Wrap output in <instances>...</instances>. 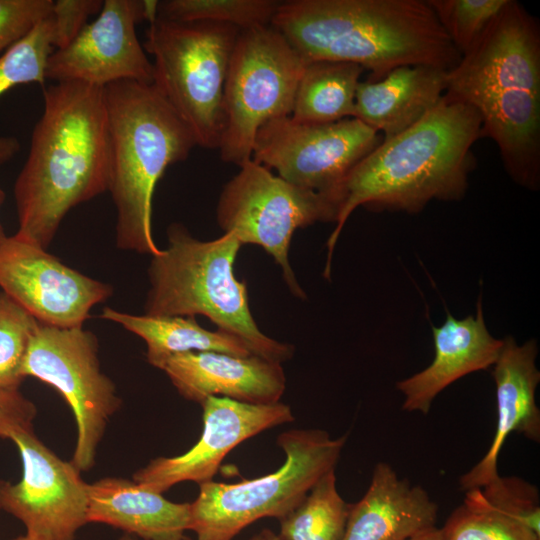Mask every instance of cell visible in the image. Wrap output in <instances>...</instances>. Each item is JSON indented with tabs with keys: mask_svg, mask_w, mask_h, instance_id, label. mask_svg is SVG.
<instances>
[{
	"mask_svg": "<svg viewBox=\"0 0 540 540\" xmlns=\"http://www.w3.org/2000/svg\"><path fill=\"white\" fill-rule=\"evenodd\" d=\"M14 184L15 233L44 249L67 213L108 191L109 129L104 88L54 82Z\"/></svg>",
	"mask_w": 540,
	"mask_h": 540,
	"instance_id": "cell-1",
	"label": "cell"
},
{
	"mask_svg": "<svg viewBox=\"0 0 540 540\" xmlns=\"http://www.w3.org/2000/svg\"><path fill=\"white\" fill-rule=\"evenodd\" d=\"M481 129V117L473 107L444 94L419 122L382 140L365 156L339 190L324 277H330L336 242L357 207L418 213L432 200L462 199L475 166L472 147L482 138Z\"/></svg>",
	"mask_w": 540,
	"mask_h": 540,
	"instance_id": "cell-2",
	"label": "cell"
},
{
	"mask_svg": "<svg viewBox=\"0 0 540 540\" xmlns=\"http://www.w3.org/2000/svg\"><path fill=\"white\" fill-rule=\"evenodd\" d=\"M446 95L473 107L482 138L497 145L514 182L540 186V29L508 0L473 47L447 72Z\"/></svg>",
	"mask_w": 540,
	"mask_h": 540,
	"instance_id": "cell-3",
	"label": "cell"
},
{
	"mask_svg": "<svg viewBox=\"0 0 540 540\" xmlns=\"http://www.w3.org/2000/svg\"><path fill=\"white\" fill-rule=\"evenodd\" d=\"M271 25L306 63H353L371 81L401 66L450 71L461 59L423 0L281 1Z\"/></svg>",
	"mask_w": 540,
	"mask_h": 540,
	"instance_id": "cell-4",
	"label": "cell"
},
{
	"mask_svg": "<svg viewBox=\"0 0 540 540\" xmlns=\"http://www.w3.org/2000/svg\"><path fill=\"white\" fill-rule=\"evenodd\" d=\"M109 129V186L116 246L160 253L152 234V199L168 166L185 160L195 138L153 84L121 81L104 88Z\"/></svg>",
	"mask_w": 540,
	"mask_h": 540,
	"instance_id": "cell-5",
	"label": "cell"
},
{
	"mask_svg": "<svg viewBox=\"0 0 540 540\" xmlns=\"http://www.w3.org/2000/svg\"><path fill=\"white\" fill-rule=\"evenodd\" d=\"M167 239L148 267L145 315H203L218 330L241 339L253 355L278 363L292 358L294 347L265 335L251 314L247 284L234 274L242 244L233 233L202 241L175 222Z\"/></svg>",
	"mask_w": 540,
	"mask_h": 540,
	"instance_id": "cell-6",
	"label": "cell"
},
{
	"mask_svg": "<svg viewBox=\"0 0 540 540\" xmlns=\"http://www.w3.org/2000/svg\"><path fill=\"white\" fill-rule=\"evenodd\" d=\"M347 435L332 438L325 430L291 429L277 438L285 461L267 475L238 483L199 485L190 503V525L197 540H232L265 517L282 519L297 507L315 483L335 470Z\"/></svg>",
	"mask_w": 540,
	"mask_h": 540,
	"instance_id": "cell-7",
	"label": "cell"
},
{
	"mask_svg": "<svg viewBox=\"0 0 540 540\" xmlns=\"http://www.w3.org/2000/svg\"><path fill=\"white\" fill-rule=\"evenodd\" d=\"M239 31L226 24L163 18L146 31L143 48L153 58L152 84L202 148H219L225 81Z\"/></svg>",
	"mask_w": 540,
	"mask_h": 540,
	"instance_id": "cell-8",
	"label": "cell"
},
{
	"mask_svg": "<svg viewBox=\"0 0 540 540\" xmlns=\"http://www.w3.org/2000/svg\"><path fill=\"white\" fill-rule=\"evenodd\" d=\"M305 65L272 25L239 31L224 87L221 160L240 166L252 158L262 126L291 116Z\"/></svg>",
	"mask_w": 540,
	"mask_h": 540,
	"instance_id": "cell-9",
	"label": "cell"
},
{
	"mask_svg": "<svg viewBox=\"0 0 540 540\" xmlns=\"http://www.w3.org/2000/svg\"><path fill=\"white\" fill-rule=\"evenodd\" d=\"M223 187L216 219L224 233L242 245L262 247L281 267L286 285L305 298L289 263L294 232L316 222H336L338 208L330 197L292 184L252 158Z\"/></svg>",
	"mask_w": 540,
	"mask_h": 540,
	"instance_id": "cell-10",
	"label": "cell"
},
{
	"mask_svg": "<svg viewBox=\"0 0 540 540\" xmlns=\"http://www.w3.org/2000/svg\"><path fill=\"white\" fill-rule=\"evenodd\" d=\"M95 334L83 327L39 323L24 359L22 374L54 387L71 408L76 444L71 462L80 472L95 464L110 418L120 408L114 382L101 370Z\"/></svg>",
	"mask_w": 540,
	"mask_h": 540,
	"instance_id": "cell-11",
	"label": "cell"
},
{
	"mask_svg": "<svg viewBox=\"0 0 540 540\" xmlns=\"http://www.w3.org/2000/svg\"><path fill=\"white\" fill-rule=\"evenodd\" d=\"M382 140L356 118L307 123L286 116L260 128L252 159L292 184L330 197L338 208L344 180Z\"/></svg>",
	"mask_w": 540,
	"mask_h": 540,
	"instance_id": "cell-12",
	"label": "cell"
},
{
	"mask_svg": "<svg viewBox=\"0 0 540 540\" xmlns=\"http://www.w3.org/2000/svg\"><path fill=\"white\" fill-rule=\"evenodd\" d=\"M23 464L19 482L0 481V509L41 540H75L88 523L89 484L70 461L59 458L33 430L15 433Z\"/></svg>",
	"mask_w": 540,
	"mask_h": 540,
	"instance_id": "cell-13",
	"label": "cell"
},
{
	"mask_svg": "<svg viewBox=\"0 0 540 540\" xmlns=\"http://www.w3.org/2000/svg\"><path fill=\"white\" fill-rule=\"evenodd\" d=\"M0 287L39 323L59 328L83 327L90 310L113 293L16 234L0 243Z\"/></svg>",
	"mask_w": 540,
	"mask_h": 540,
	"instance_id": "cell-14",
	"label": "cell"
},
{
	"mask_svg": "<svg viewBox=\"0 0 540 540\" xmlns=\"http://www.w3.org/2000/svg\"><path fill=\"white\" fill-rule=\"evenodd\" d=\"M145 21L143 0H105L98 17L49 56L46 80L105 88L121 82L153 83V65L136 25Z\"/></svg>",
	"mask_w": 540,
	"mask_h": 540,
	"instance_id": "cell-15",
	"label": "cell"
},
{
	"mask_svg": "<svg viewBox=\"0 0 540 540\" xmlns=\"http://www.w3.org/2000/svg\"><path fill=\"white\" fill-rule=\"evenodd\" d=\"M201 406L203 431L196 444L183 454L151 460L134 473L135 483L162 494L181 482L212 481L224 458L240 443L295 419L290 406L281 402L256 405L212 396Z\"/></svg>",
	"mask_w": 540,
	"mask_h": 540,
	"instance_id": "cell-16",
	"label": "cell"
},
{
	"mask_svg": "<svg viewBox=\"0 0 540 540\" xmlns=\"http://www.w3.org/2000/svg\"><path fill=\"white\" fill-rule=\"evenodd\" d=\"M502 341L492 372L496 386L495 434L482 459L460 477V488L464 491L482 488L500 476L498 457L511 433L540 441V410L535 397L540 382L537 342L532 339L518 345L512 336Z\"/></svg>",
	"mask_w": 540,
	"mask_h": 540,
	"instance_id": "cell-17",
	"label": "cell"
},
{
	"mask_svg": "<svg viewBox=\"0 0 540 540\" xmlns=\"http://www.w3.org/2000/svg\"><path fill=\"white\" fill-rule=\"evenodd\" d=\"M179 394L200 405L212 396L266 405L280 402L286 377L281 363L256 355L186 352L171 356L162 367Z\"/></svg>",
	"mask_w": 540,
	"mask_h": 540,
	"instance_id": "cell-18",
	"label": "cell"
},
{
	"mask_svg": "<svg viewBox=\"0 0 540 540\" xmlns=\"http://www.w3.org/2000/svg\"><path fill=\"white\" fill-rule=\"evenodd\" d=\"M435 356L422 371L397 382L402 409L428 414L435 397L456 380L486 370L496 362L503 341L486 327L481 298L476 314L456 319L449 312L440 327L432 326Z\"/></svg>",
	"mask_w": 540,
	"mask_h": 540,
	"instance_id": "cell-19",
	"label": "cell"
},
{
	"mask_svg": "<svg viewBox=\"0 0 540 540\" xmlns=\"http://www.w3.org/2000/svg\"><path fill=\"white\" fill-rule=\"evenodd\" d=\"M437 512L423 487L379 462L363 497L350 504L342 540H409L436 527Z\"/></svg>",
	"mask_w": 540,
	"mask_h": 540,
	"instance_id": "cell-20",
	"label": "cell"
},
{
	"mask_svg": "<svg viewBox=\"0 0 540 540\" xmlns=\"http://www.w3.org/2000/svg\"><path fill=\"white\" fill-rule=\"evenodd\" d=\"M446 70L401 66L379 80L359 82L354 116L383 140L409 129L429 113L446 92Z\"/></svg>",
	"mask_w": 540,
	"mask_h": 540,
	"instance_id": "cell-21",
	"label": "cell"
},
{
	"mask_svg": "<svg viewBox=\"0 0 540 540\" xmlns=\"http://www.w3.org/2000/svg\"><path fill=\"white\" fill-rule=\"evenodd\" d=\"M88 523H102L143 540H186L190 503L167 500L133 480L118 477L89 484Z\"/></svg>",
	"mask_w": 540,
	"mask_h": 540,
	"instance_id": "cell-22",
	"label": "cell"
},
{
	"mask_svg": "<svg viewBox=\"0 0 540 540\" xmlns=\"http://www.w3.org/2000/svg\"><path fill=\"white\" fill-rule=\"evenodd\" d=\"M101 318L120 324L142 338L147 346L146 358L160 369L173 355L186 352H220L245 357L253 355L238 337L221 330L210 331L190 316L134 315L105 307Z\"/></svg>",
	"mask_w": 540,
	"mask_h": 540,
	"instance_id": "cell-23",
	"label": "cell"
},
{
	"mask_svg": "<svg viewBox=\"0 0 540 540\" xmlns=\"http://www.w3.org/2000/svg\"><path fill=\"white\" fill-rule=\"evenodd\" d=\"M362 72V67L348 62L318 60L306 63L291 117L307 123L353 118Z\"/></svg>",
	"mask_w": 540,
	"mask_h": 540,
	"instance_id": "cell-24",
	"label": "cell"
},
{
	"mask_svg": "<svg viewBox=\"0 0 540 540\" xmlns=\"http://www.w3.org/2000/svg\"><path fill=\"white\" fill-rule=\"evenodd\" d=\"M350 504L339 494L335 470L323 475L301 503L280 519L282 540H342Z\"/></svg>",
	"mask_w": 540,
	"mask_h": 540,
	"instance_id": "cell-25",
	"label": "cell"
},
{
	"mask_svg": "<svg viewBox=\"0 0 540 540\" xmlns=\"http://www.w3.org/2000/svg\"><path fill=\"white\" fill-rule=\"evenodd\" d=\"M280 3L276 0H165L158 2V18L214 22L244 30L271 25Z\"/></svg>",
	"mask_w": 540,
	"mask_h": 540,
	"instance_id": "cell-26",
	"label": "cell"
},
{
	"mask_svg": "<svg viewBox=\"0 0 540 540\" xmlns=\"http://www.w3.org/2000/svg\"><path fill=\"white\" fill-rule=\"evenodd\" d=\"M440 528L442 540H540L524 524L481 503L469 491Z\"/></svg>",
	"mask_w": 540,
	"mask_h": 540,
	"instance_id": "cell-27",
	"label": "cell"
},
{
	"mask_svg": "<svg viewBox=\"0 0 540 540\" xmlns=\"http://www.w3.org/2000/svg\"><path fill=\"white\" fill-rule=\"evenodd\" d=\"M53 36L50 14L26 37L0 55V97L18 85L45 84L47 61L54 51Z\"/></svg>",
	"mask_w": 540,
	"mask_h": 540,
	"instance_id": "cell-28",
	"label": "cell"
},
{
	"mask_svg": "<svg viewBox=\"0 0 540 540\" xmlns=\"http://www.w3.org/2000/svg\"><path fill=\"white\" fill-rule=\"evenodd\" d=\"M39 322L4 292H0V387L19 389L25 379L24 359Z\"/></svg>",
	"mask_w": 540,
	"mask_h": 540,
	"instance_id": "cell-29",
	"label": "cell"
},
{
	"mask_svg": "<svg viewBox=\"0 0 540 540\" xmlns=\"http://www.w3.org/2000/svg\"><path fill=\"white\" fill-rule=\"evenodd\" d=\"M507 2L508 0H427L461 56L473 47Z\"/></svg>",
	"mask_w": 540,
	"mask_h": 540,
	"instance_id": "cell-30",
	"label": "cell"
},
{
	"mask_svg": "<svg viewBox=\"0 0 540 540\" xmlns=\"http://www.w3.org/2000/svg\"><path fill=\"white\" fill-rule=\"evenodd\" d=\"M490 509L520 522L540 536V497L536 486L518 477H502L468 490Z\"/></svg>",
	"mask_w": 540,
	"mask_h": 540,
	"instance_id": "cell-31",
	"label": "cell"
},
{
	"mask_svg": "<svg viewBox=\"0 0 540 540\" xmlns=\"http://www.w3.org/2000/svg\"><path fill=\"white\" fill-rule=\"evenodd\" d=\"M53 0H0V55L50 16Z\"/></svg>",
	"mask_w": 540,
	"mask_h": 540,
	"instance_id": "cell-32",
	"label": "cell"
},
{
	"mask_svg": "<svg viewBox=\"0 0 540 540\" xmlns=\"http://www.w3.org/2000/svg\"><path fill=\"white\" fill-rule=\"evenodd\" d=\"M102 0L54 1L52 19L54 50L66 47L87 24L88 18L101 11Z\"/></svg>",
	"mask_w": 540,
	"mask_h": 540,
	"instance_id": "cell-33",
	"label": "cell"
},
{
	"mask_svg": "<svg viewBox=\"0 0 540 540\" xmlns=\"http://www.w3.org/2000/svg\"><path fill=\"white\" fill-rule=\"evenodd\" d=\"M37 414L33 402L19 389L0 387V437L11 439L20 431L33 430L32 423Z\"/></svg>",
	"mask_w": 540,
	"mask_h": 540,
	"instance_id": "cell-34",
	"label": "cell"
},
{
	"mask_svg": "<svg viewBox=\"0 0 540 540\" xmlns=\"http://www.w3.org/2000/svg\"><path fill=\"white\" fill-rule=\"evenodd\" d=\"M20 150L16 137L0 136V165L11 160Z\"/></svg>",
	"mask_w": 540,
	"mask_h": 540,
	"instance_id": "cell-35",
	"label": "cell"
},
{
	"mask_svg": "<svg viewBox=\"0 0 540 540\" xmlns=\"http://www.w3.org/2000/svg\"><path fill=\"white\" fill-rule=\"evenodd\" d=\"M409 540H442L441 530L438 527H434Z\"/></svg>",
	"mask_w": 540,
	"mask_h": 540,
	"instance_id": "cell-36",
	"label": "cell"
},
{
	"mask_svg": "<svg viewBox=\"0 0 540 540\" xmlns=\"http://www.w3.org/2000/svg\"><path fill=\"white\" fill-rule=\"evenodd\" d=\"M5 200V192L0 188V206L3 204ZM7 237V235L4 232V229L2 225L0 224V243Z\"/></svg>",
	"mask_w": 540,
	"mask_h": 540,
	"instance_id": "cell-37",
	"label": "cell"
},
{
	"mask_svg": "<svg viewBox=\"0 0 540 540\" xmlns=\"http://www.w3.org/2000/svg\"><path fill=\"white\" fill-rule=\"evenodd\" d=\"M264 539L263 540H282L279 535L275 534L273 531L265 529L263 530Z\"/></svg>",
	"mask_w": 540,
	"mask_h": 540,
	"instance_id": "cell-38",
	"label": "cell"
},
{
	"mask_svg": "<svg viewBox=\"0 0 540 540\" xmlns=\"http://www.w3.org/2000/svg\"><path fill=\"white\" fill-rule=\"evenodd\" d=\"M12 540H41V539H39L37 537H34V536H31V535L26 533L24 535H20V536H18L16 538L12 539Z\"/></svg>",
	"mask_w": 540,
	"mask_h": 540,
	"instance_id": "cell-39",
	"label": "cell"
},
{
	"mask_svg": "<svg viewBox=\"0 0 540 540\" xmlns=\"http://www.w3.org/2000/svg\"><path fill=\"white\" fill-rule=\"evenodd\" d=\"M263 539H264V534H263V531H261L260 533L251 537L249 540H263Z\"/></svg>",
	"mask_w": 540,
	"mask_h": 540,
	"instance_id": "cell-40",
	"label": "cell"
},
{
	"mask_svg": "<svg viewBox=\"0 0 540 540\" xmlns=\"http://www.w3.org/2000/svg\"><path fill=\"white\" fill-rule=\"evenodd\" d=\"M118 540H137L135 537L129 534H124L122 537H120Z\"/></svg>",
	"mask_w": 540,
	"mask_h": 540,
	"instance_id": "cell-41",
	"label": "cell"
}]
</instances>
